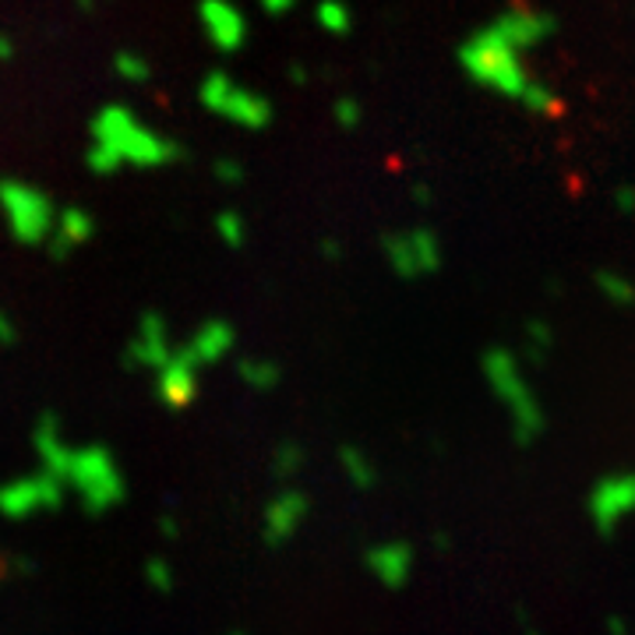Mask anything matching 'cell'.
<instances>
[{"instance_id": "6", "label": "cell", "mask_w": 635, "mask_h": 635, "mask_svg": "<svg viewBox=\"0 0 635 635\" xmlns=\"http://www.w3.org/2000/svg\"><path fill=\"white\" fill-rule=\"evenodd\" d=\"M201 19H205V28H209V36L216 46H222V50H236V46L244 43V14L236 11L233 4H227V0H209V4L201 8Z\"/></svg>"}, {"instance_id": "5", "label": "cell", "mask_w": 635, "mask_h": 635, "mask_svg": "<svg viewBox=\"0 0 635 635\" xmlns=\"http://www.w3.org/2000/svg\"><path fill=\"white\" fill-rule=\"evenodd\" d=\"M628 512H635V473L608 476L600 481L590 498V516L600 533H611Z\"/></svg>"}, {"instance_id": "4", "label": "cell", "mask_w": 635, "mask_h": 635, "mask_svg": "<svg viewBox=\"0 0 635 635\" xmlns=\"http://www.w3.org/2000/svg\"><path fill=\"white\" fill-rule=\"evenodd\" d=\"M205 103L233 124H244V127H265L268 124V103L262 100V95H254L251 89L230 82L227 74H216L205 82Z\"/></svg>"}, {"instance_id": "10", "label": "cell", "mask_w": 635, "mask_h": 635, "mask_svg": "<svg viewBox=\"0 0 635 635\" xmlns=\"http://www.w3.org/2000/svg\"><path fill=\"white\" fill-rule=\"evenodd\" d=\"M332 117H336V124L343 127V131H354V127H360L363 120V109L357 100H339L336 109H332Z\"/></svg>"}, {"instance_id": "8", "label": "cell", "mask_w": 635, "mask_h": 635, "mask_svg": "<svg viewBox=\"0 0 635 635\" xmlns=\"http://www.w3.org/2000/svg\"><path fill=\"white\" fill-rule=\"evenodd\" d=\"M318 25L332 32V36H346L349 25H354V14H349L343 0H322V4H318Z\"/></svg>"}, {"instance_id": "2", "label": "cell", "mask_w": 635, "mask_h": 635, "mask_svg": "<svg viewBox=\"0 0 635 635\" xmlns=\"http://www.w3.org/2000/svg\"><path fill=\"white\" fill-rule=\"evenodd\" d=\"M484 374L490 381V389L498 392V400L512 409V424H516L519 441H533L540 431V409H536L530 385L519 374L516 357L505 354V349H490V354L484 357Z\"/></svg>"}, {"instance_id": "1", "label": "cell", "mask_w": 635, "mask_h": 635, "mask_svg": "<svg viewBox=\"0 0 635 635\" xmlns=\"http://www.w3.org/2000/svg\"><path fill=\"white\" fill-rule=\"evenodd\" d=\"M459 68L466 71L473 85L495 92L508 103H519L536 117H551L562 109V95L547 82L530 74L527 50L516 39H508L498 22H487L484 28H476L459 46Z\"/></svg>"}, {"instance_id": "9", "label": "cell", "mask_w": 635, "mask_h": 635, "mask_svg": "<svg viewBox=\"0 0 635 635\" xmlns=\"http://www.w3.org/2000/svg\"><path fill=\"white\" fill-rule=\"evenodd\" d=\"M597 286H600V293L611 300V304H632L635 300V286L622 273H611V268L597 276Z\"/></svg>"}, {"instance_id": "11", "label": "cell", "mask_w": 635, "mask_h": 635, "mask_svg": "<svg viewBox=\"0 0 635 635\" xmlns=\"http://www.w3.org/2000/svg\"><path fill=\"white\" fill-rule=\"evenodd\" d=\"M343 459L349 463V476H354V481L360 484V487H368V484H374V473L368 470L371 463H363V459L354 452V449H343Z\"/></svg>"}, {"instance_id": "12", "label": "cell", "mask_w": 635, "mask_h": 635, "mask_svg": "<svg viewBox=\"0 0 635 635\" xmlns=\"http://www.w3.org/2000/svg\"><path fill=\"white\" fill-rule=\"evenodd\" d=\"M614 205H617V212L632 216V212H635V187H632V184H622V187H617Z\"/></svg>"}, {"instance_id": "3", "label": "cell", "mask_w": 635, "mask_h": 635, "mask_svg": "<svg viewBox=\"0 0 635 635\" xmlns=\"http://www.w3.org/2000/svg\"><path fill=\"white\" fill-rule=\"evenodd\" d=\"M381 251H385V262L400 279H424L441 265L438 236L424 227L389 233L385 241H381Z\"/></svg>"}, {"instance_id": "13", "label": "cell", "mask_w": 635, "mask_h": 635, "mask_svg": "<svg viewBox=\"0 0 635 635\" xmlns=\"http://www.w3.org/2000/svg\"><path fill=\"white\" fill-rule=\"evenodd\" d=\"M262 4H265L268 14H286V11H293L297 0H262Z\"/></svg>"}, {"instance_id": "7", "label": "cell", "mask_w": 635, "mask_h": 635, "mask_svg": "<svg viewBox=\"0 0 635 635\" xmlns=\"http://www.w3.org/2000/svg\"><path fill=\"white\" fill-rule=\"evenodd\" d=\"M409 547H374L368 554V565L378 572V579L385 586H400L409 572Z\"/></svg>"}]
</instances>
